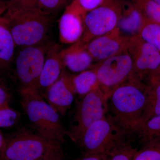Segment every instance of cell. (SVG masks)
<instances>
[{"mask_svg": "<svg viewBox=\"0 0 160 160\" xmlns=\"http://www.w3.org/2000/svg\"><path fill=\"white\" fill-rule=\"evenodd\" d=\"M146 83L131 76L112 92L108 106L114 121L130 134L140 125L146 101Z\"/></svg>", "mask_w": 160, "mask_h": 160, "instance_id": "obj_1", "label": "cell"}, {"mask_svg": "<svg viewBox=\"0 0 160 160\" xmlns=\"http://www.w3.org/2000/svg\"><path fill=\"white\" fill-rule=\"evenodd\" d=\"M20 93L21 105L35 131L46 138L64 143L66 130L60 114L44 100L38 89H21Z\"/></svg>", "mask_w": 160, "mask_h": 160, "instance_id": "obj_2", "label": "cell"}, {"mask_svg": "<svg viewBox=\"0 0 160 160\" xmlns=\"http://www.w3.org/2000/svg\"><path fill=\"white\" fill-rule=\"evenodd\" d=\"M4 17L17 46L29 47L46 42L51 19L37 7L8 9Z\"/></svg>", "mask_w": 160, "mask_h": 160, "instance_id": "obj_3", "label": "cell"}, {"mask_svg": "<svg viewBox=\"0 0 160 160\" xmlns=\"http://www.w3.org/2000/svg\"><path fill=\"white\" fill-rule=\"evenodd\" d=\"M130 135L108 114L89 126L76 143L85 153L109 157L129 142Z\"/></svg>", "mask_w": 160, "mask_h": 160, "instance_id": "obj_4", "label": "cell"}, {"mask_svg": "<svg viewBox=\"0 0 160 160\" xmlns=\"http://www.w3.org/2000/svg\"><path fill=\"white\" fill-rule=\"evenodd\" d=\"M61 145L36 131L22 129L5 139L0 160H40Z\"/></svg>", "mask_w": 160, "mask_h": 160, "instance_id": "obj_5", "label": "cell"}, {"mask_svg": "<svg viewBox=\"0 0 160 160\" xmlns=\"http://www.w3.org/2000/svg\"><path fill=\"white\" fill-rule=\"evenodd\" d=\"M108 110V98L98 85L77 104L66 136L76 143L89 126L107 115Z\"/></svg>", "mask_w": 160, "mask_h": 160, "instance_id": "obj_6", "label": "cell"}, {"mask_svg": "<svg viewBox=\"0 0 160 160\" xmlns=\"http://www.w3.org/2000/svg\"><path fill=\"white\" fill-rule=\"evenodd\" d=\"M50 44L46 42L36 46L20 48L13 62L20 90L38 89L40 74Z\"/></svg>", "mask_w": 160, "mask_h": 160, "instance_id": "obj_7", "label": "cell"}, {"mask_svg": "<svg viewBox=\"0 0 160 160\" xmlns=\"http://www.w3.org/2000/svg\"><path fill=\"white\" fill-rule=\"evenodd\" d=\"M98 86L109 98L118 86L132 75V63L127 49L92 66Z\"/></svg>", "mask_w": 160, "mask_h": 160, "instance_id": "obj_8", "label": "cell"}, {"mask_svg": "<svg viewBox=\"0 0 160 160\" xmlns=\"http://www.w3.org/2000/svg\"><path fill=\"white\" fill-rule=\"evenodd\" d=\"M121 0H107L87 12L84 18V32L80 40L86 44L95 38L111 31L117 26Z\"/></svg>", "mask_w": 160, "mask_h": 160, "instance_id": "obj_9", "label": "cell"}, {"mask_svg": "<svg viewBox=\"0 0 160 160\" xmlns=\"http://www.w3.org/2000/svg\"><path fill=\"white\" fill-rule=\"evenodd\" d=\"M127 52L132 63V76L144 82L158 69L160 52L139 35L130 38Z\"/></svg>", "mask_w": 160, "mask_h": 160, "instance_id": "obj_10", "label": "cell"}, {"mask_svg": "<svg viewBox=\"0 0 160 160\" xmlns=\"http://www.w3.org/2000/svg\"><path fill=\"white\" fill-rule=\"evenodd\" d=\"M129 39L122 36L116 27L89 41L86 47L94 61L99 62L126 50Z\"/></svg>", "mask_w": 160, "mask_h": 160, "instance_id": "obj_11", "label": "cell"}, {"mask_svg": "<svg viewBox=\"0 0 160 160\" xmlns=\"http://www.w3.org/2000/svg\"><path fill=\"white\" fill-rule=\"evenodd\" d=\"M72 76L65 67L58 79L50 86L45 97L47 102L62 116L66 114L74 100L76 92Z\"/></svg>", "mask_w": 160, "mask_h": 160, "instance_id": "obj_12", "label": "cell"}, {"mask_svg": "<svg viewBox=\"0 0 160 160\" xmlns=\"http://www.w3.org/2000/svg\"><path fill=\"white\" fill-rule=\"evenodd\" d=\"M86 14L73 1L66 6L59 22L61 42L74 44L81 38L84 32V18Z\"/></svg>", "mask_w": 160, "mask_h": 160, "instance_id": "obj_13", "label": "cell"}, {"mask_svg": "<svg viewBox=\"0 0 160 160\" xmlns=\"http://www.w3.org/2000/svg\"><path fill=\"white\" fill-rule=\"evenodd\" d=\"M61 51L58 45L51 43L46 52L38 82L39 91L44 98L50 86L58 79L65 67Z\"/></svg>", "mask_w": 160, "mask_h": 160, "instance_id": "obj_14", "label": "cell"}, {"mask_svg": "<svg viewBox=\"0 0 160 160\" xmlns=\"http://www.w3.org/2000/svg\"><path fill=\"white\" fill-rule=\"evenodd\" d=\"M145 23L142 13L132 0H121L116 27L122 36L130 38L138 35Z\"/></svg>", "mask_w": 160, "mask_h": 160, "instance_id": "obj_15", "label": "cell"}, {"mask_svg": "<svg viewBox=\"0 0 160 160\" xmlns=\"http://www.w3.org/2000/svg\"><path fill=\"white\" fill-rule=\"evenodd\" d=\"M79 40L69 48L61 51L64 66L75 72H82L92 67L94 60L86 47Z\"/></svg>", "mask_w": 160, "mask_h": 160, "instance_id": "obj_16", "label": "cell"}, {"mask_svg": "<svg viewBox=\"0 0 160 160\" xmlns=\"http://www.w3.org/2000/svg\"><path fill=\"white\" fill-rule=\"evenodd\" d=\"M16 46L6 19L0 17V74L9 75Z\"/></svg>", "mask_w": 160, "mask_h": 160, "instance_id": "obj_17", "label": "cell"}, {"mask_svg": "<svg viewBox=\"0 0 160 160\" xmlns=\"http://www.w3.org/2000/svg\"><path fill=\"white\" fill-rule=\"evenodd\" d=\"M146 82V104L140 125L160 115V80L151 76Z\"/></svg>", "mask_w": 160, "mask_h": 160, "instance_id": "obj_18", "label": "cell"}, {"mask_svg": "<svg viewBox=\"0 0 160 160\" xmlns=\"http://www.w3.org/2000/svg\"><path fill=\"white\" fill-rule=\"evenodd\" d=\"M134 133L137 135L142 146L150 143H160V115L140 124Z\"/></svg>", "mask_w": 160, "mask_h": 160, "instance_id": "obj_19", "label": "cell"}, {"mask_svg": "<svg viewBox=\"0 0 160 160\" xmlns=\"http://www.w3.org/2000/svg\"><path fill=\"white\" fill-rule=\"evenodd\" d=\"M72 82L76 93L83 96L98 85L97 76L92 69L82 72L77 75H72Z\"/></svg>", "mask_w": 160, "mask_h": 160, "instance_id": "obj_20", "label": "cell"}, {"mask_svg": "<svg viewBox=\"0 0 160 160\" xmlns=\"http://www.w3.org/2000/svg\"><path fill=\"white\" fill-rule=\"evenodd\" d=\"M145 22L160 25V5L152 0H132Z\"/></svg>", "mask_w": 160, "mask_h": 160, "instance_id": "obj_21", "label": "cell"}, {"mask_svg": "<svg viewBox=\"0 0 160 160\" xmlns=\"http://www.w3.org/2000/svg\"><path fill=\"white\" fill-rule=\"evenodd\" d=\"M139 35L160 52V25L145 22Z\"/></svg>", "mask_w": 160, "mask_h": 160, "instance_id": "obj_22", "label": "cell"}, {"mask_svg": "<svg viewBox=\"0 0 160 160\" xmlns=\"http://www.w3.org/2000/svg\"><path fill=\"white\" fill-rule=\"evenodd\" d=\"M137 150L133 160H160V143H150Z\"/></svg>", "mask_w": 160, "mask_h": 160, "instance_id": "obj_23", "label": "cell"}, {"mask_svg": "<svg viewBox=\"0 0 160 160\" xmlns=\"http://www.w3.org/2000/svg\"><path fill=\"white\" fill-rule=\"evenodd\" d=\"M19 118V113L9 106L0 107V128L11 127L17 122Z\"/></svg>", "mask_w": 160, "mask_h": 160, "instance_id": "obj_24", "label": "cell"}, {"mask_svg": "<svg viewBox=\"0 0 160 160\" xmlns=\"http://www.w3.org/2000/svg\"><path fill=\"white\" fill-rule=\"evenodd\" d=\"M65 0H38L37 8L44 14L50 17L58 11Z\"/></svg>", "mask_w": 160, "mask_h": 160, "instance_id": "obj_25", "label": "cell"}, {"mask_svg": "<svg viewBox=\"0 0 160 160\" xmlns=\"http://www.w3.org/2000/svg\"><path fill=\"white\" fill-rule=\"evenodd\" d=\"M9 75L0 74V107L9 106L12 97V88L7 77Z\"/></svg>", "mask_w": 160, "mask_h": 160, "instance_id": "obj_26", "label": "cell"}, {"mask_svg": "<svg viewBox=\"0 0 160 160\" xmlns=\"http://www.w3.org/2000/svg\"><path fill=\"white\" fill-rule=\"evenodd\" d=\"M137 150L129 142L110 156L108 160H133Z\"/></svg>", "mask_w": 160, "mask_h": 160, "instance_id": "obj_27", "label": "cell"}, {"mask_svg": "<svg viewBox=\"0 0 160 160\" xmlns=\"http://www.w3.org/2000/svg\"><path fill=\"white\" fill-rule=\"evenodd\" d=\"M107 0H73L81 10L87 13L104 4Z\"/></svg>", "mask_w": 160, "mask_h": 160, "instance_id": "obj_28", "label": "cell"}, {"mask_svg": "<svg viewBox=\"0 0 160 160\" xmlns=\"http://www.w3.org/2000/svg\"><path fill=\"white\" fill-rule=\"evenodd\" d=\"M38 0H10L8 9L16 10L37 7Z\"/></svg>", "mask_w": 160, "mask_h": 160, "instance_id": "obj_29", "label": "cell"}, {"mask_svg": "<svg viewBox=\"0 0 160 160\" xmlns=\"http://www.w3.org/2000/svg\"><path fill=\"white\" fill-rule=\"evenodd\" d=\"M40 160H65L62 147H59L51 152Z\"/></svg>", "mask_w": 160, "mask_h": 160, "instance_id": "obj_30", "label": "cell"}, {"mask_svg": "<svg viewBox=\"0 0 160 160\" xmlns=\"http://www.w3.org/2000/svg\"><path fill=\"white\" fill-rule=\"evenodd\" d=\"M109 156L105 155L84 152L80 157L75 160H108Z\"/></svg>", "mask_w": 160, "mask_h": 160, "instance_id": "obj_31", "label": "cell"}, {"mask_svg": "<svg viewBox=\"0 0 160 160\" xmlns=\"http://www.w3.org/2000/svg\"><path fill=\"white\" fill-rule=\"evenodd\" d=\"M5 144V138L0 131V154L2 151Z\"/></svg>", "mask_w": 160, "mask_h": 160, "instance_id": "obj_32", "label": "cell"}, {"mask_svg": "<svg viewBox=\"0 0 160 160\" xmlns=\"http://www.w3.org/2000/svg\"><path fill=\"white\" fill-rule=\"evenodd\" d=\"M9 6V1L8 3L4 5V6L0 7V16L1 15L3 12H5V11H7Z\"/></svg>", "mask_w": 160, "mask_h": 160, "instance_id": "obj_33", "label": "cell"}, {"mask_svg": "<svg viewBox=\"0 0 160 160\" xmlns=\"http://www.w3.org/2000/svg\"><path fill=\"white\" fill-rule=\"evenodd\" d=\"M151 76L154 77L155 78L160 80V70H157L154 74L152 75Z\"/></svg>", "mask_w": 160, "mask_h": 160, "instance_id": "obj_34", "label": "cell"}, {"mask_svg": "<svg viewBox=\"0 0 160 160\" xmlns=\"http://www.w3.org/2000/svg\"><path fill=\"white\" fill-rule=\"evenodd\" d=\"M9 1H4L2 0H0V7L6 5L7 3H8Z\"/></svg>", "mask_w": 160, "mask_h": 160, "instance_id": "obj_35", "label": "cell"}, {"mask_svg": "<svg viewBox=\"0 0 160 160\" xmlns=\"http://www.w3.org/2000/svg\"><path fill=\"white\" fill-rule=\"evenodd\" d=\"M152 1H154L156 3L160 5V0H152Z\"/></svg>", "mask_w": 160, "mask_h": 160, "instance_id": "obj_36", "label": "cell"}, {"mask_svg": "<svg viewBox=\"0 0 160 160\" xmlns=\"http://www.w3.org/2000/svg\"><path fill=\"white\" fill-rule=\"evenodd\" d=\"M160 66H159V68H158V70H160Z\"/></svg>", "mask_w": 160, "mask_h": 160, "instance_id": "obj_37", "label": "cell"}, {"mask_svg": "<svg viewBox=\"0 0 160 160\" xmlns=\"http://www.w3.org/2000/svg\"><path fill=\"white\" fill-rule=\"evenodd\" d=\"M3 107H4V106H3Z\"/></svg>", "mask_w": 160, "mask_h": 160, "instance_id": "obj_38", "label": "cell"}]
</instances>
